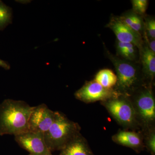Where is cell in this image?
Instances as JSON below:
<instances>
[{
	"instance_id": "6da1fadb",
	"label": "cell",
	"mask_w": 155,
	"mask_h": 155,
	"mask_svg": "<svg viewBox=\"0 0 155 155\" xmlns=\"http://www.w3.org/2000/svg\"><path fill=\"white\" fill-rule=\"evenodd\" d=\"M34 107L24 101H3L0 104V135L15 136L29 131L28 121Z\"/></svg>"
},
{
	"instance_id": "7a4b0ae2",
	"label": "cell",
	"mask_w": 155,
	"mask_h": 155,
	"mask_svg": "<svg viewBox=\"0 0 155 155\" xmlns=\"http://www.w3.org/2000/svg\"><path fill=\"white\" fill-rule=\"evenodd\" d=\"M81 127L77 122L69 120L63 113L55 111L51 126L44 134L46 144L51 152L61 150L80 134Z\"/></svg>"
},
{
	"instance_id": "3957f363",
	"label": "cell",
	"mask_w": 155,
	"mask_h": 155,
	"mask_svg": "<svg viewBox=\"0 0 155 155\" xmlns=\"http://www.w3.org/2000/svg\"><path fill=\"white\" fill-rule=\"evenodd\" d=\"M141 132L154 128L155 100L152 84H144L129 97Z\"/></svg>"
},
{
	"instance_id": "277c9868",
	"label": "cell",
	"mask_w": 155,
	"mask_h": 155,
	"mask_svg": "<svg viewBox=\"0 0 155 155\" xmlns=\"http://www.w3.org/2000/svg\"><path fill=\"white\" fill-rule=\"evenodd\" d=\"M110 57L117 74V83L114 89L120 94L129 97L144 84H142L138 70L128 61L113 55Z\"/></svg>"
},
{
	"instance_id": "5b68a950",
	"label": "cell",
	"mask_w": 155,
	"mask_h": 155,
	"mask_svg": "<svg viewBox=\"0 0 155 155\" xmlns=\"http://www.w3.org/2000/svg\"><path fill=\"white\" fill-rule=\"evenodd\" d=\"M112 117L125 130L140 131L134 108L129 97L120 95L101 102Z\"/></svg>"
},
{
	"instance_id": "8992f818",
	"label": "cell",
	"mask_w": 155,
	"mask_h": 155,
	"mask_svg": "<svg viewBox=\"0 0 155 155\" xmlns=\"http://www.w3.org/2000/svg\"><path fill=\"white\" fill-rule=\"evenodd\" d=\"M120 95L114 89L105 88L94 80L87 81L74 94L76 99L87 104L104 101Z\"/></svg>"
},
{
	"instance_id": "52a82bcc",
	"label": "cell",
	"mask_w": 155,
	"mask_h": 155,
	"mask_svg": "<svg viewBox=\"0 0 155 155\" xmlns=\"http://www.w3.org/2000/svg\"><path fill=\"white\" fill-rule=\"evenodd\" d=\"M15 140L19 146L27 151L29 155H43L52 153L45 141L44 134L28 132L15 136Z\"/></svg>"
},
{
	"instance_id": "ba28073f",
	"label": "cell",
	"mask_w": 155,
	"mask_h": 155,
	"mask_svg": "<svg viewBox=\"0 0 155 155\" xmlns=\"http://www.w3.org/2000/svg\"><path fill=\"white\" fill-rule=\"evenodd\" d=\"M55 111L44 104L34 107L28 121L29 131L45 134L54 121Z\"/></svg>"
},
{
	"instance_id": "9c48e42d",
	"label": "cell",
	"mask_w": 155,
	"mask_h": 155,
	"mask_svg": "<svg viewBox=\"0 0 155 155\" xmlns=\"http://www.w3.org/2000/svg\"><path fill=\"white\" fill-rule=\"evenodd\" d=\"M106 26L114 31L118 41L132 44L140 50L143 48L141 35L125 25L119 17H113Z\"/></svg>"
},
{
	"instance_id": "30bf717a",
	"label": "cell",
	"mask_w": 155,
	"mask_h": 155,
	"mask_svg": "<svg viewBox=\"0 0 155 155\" xmlns=\"http://www.w3.org/2000/svg\"><path fill=\"white\" fill-rule=\"evenodd\" d=\"M112 139L115 143L132 149L136 153L144 150L143 136L141 131L120 130Z\"/></svg>"
},
{
	"instance_id": "8fae6325",
	"label": "cell",
	"mask_w": 155,
	"mask_h": 155,
	"mask_svg": "<svg viewBox=\"0 0 155 155\" xmlns=\"http://www.w3.org/2000/svg\"><path fill=\"white\" fill-rule=\"evenodd\" d=\"M59 155H95L81 134L76 136L60 150Z\"/></svg>"
},
{
	"instance_id": "7c38bea8",
	"label": "cell",
	"mask_w": 155,
	"mask_h": 155,
	"mask_svg": "<svg viewBox=\"0 0 155 155\" xmlns=\"http://www.w3.org/2000/svg\"><path fill=\"white\" fill-rule=\"evenodd\" d=\"M141 50L143 72L151 83L155 75V54L147 46L142 48Z\"/></svg>"
},
{
	"instance_id": "4fadbf2b",
	"label": "cell",
	"mask_w": 155,
	"mask_h": 155,
	"mask_svg": "<svg viewBox=\"0 0 155 155\" xmlns=\"http://www.w3.org/2000/svg\"><path fill=\"white\" fill-rule=\"evenodd\" d=\"M94 81L105 88L114 89L117 83L116 75L112 70L105 69L99 71L95 76Z\"/></svg>"
},
{
	"instance_id": "5bb4252c",
	"label": "cell",
	"mask_w": 155,
	"mask_h": 155,
	"mask_svg": "<svg viewBox=\"0 0 155 155\" xmlns=\"http://www.w3.org/2000/svg\"><path fill=\"white\" fill-rule=\"evenodd\" d=\"M122 22L137 33L141 35L144 26V23L140 15L134 12H128L119 17Z\"/></svg>"
},
{
	"instance_id": "9a60e30c",
	"label": "cell",
	"mask_w": 155,
	"mask_h": 155,
	"mask_svg": "<svg viewBox=\"0 0 155 155\" xmlns=\"http://www.w3.org/2000/svg\"><path fill=\"white\" fill-rule=\"evenodd\" d=\"M136 48L132 44L118 41L116 45L118 54L128 61H133L136 58Z\"/></svg>"
},
{
	"instance_id": "2e32d148",
	"label": "cell",
	"mask_w": 155,
	"mask_h": 155,
	"mask_svg": "<svg viewBox=\"0 0 155 155\" xmlns=\"http://www.w3.org/2000/svg\"><path fill=\"white\" fill-rule=\"evenodd\" d=\"M12 9L0 1V30L12 23Z\"/></svg>"
},
{
	"instance_id": "e0dca14e",
	"label": "cell",
	"mask_w": 155,
	"mask_h": 155,
	"mask_svg": "<svg viewBox=\"0 0 155 155\" xmlns=\"http://www.w3.org/2000/svg\"><path fill=\"white\" fill-rule=\"evenodd\" d=\"M143 136L145 148L151 154L155 155V128L142 132Z\"/></svg>"
},
{
	"instance_id": "ac0fdd59",
	"label": "cell",
	"mask_w": 155,
	"mask_h": 155,
	"mask_svg": "<svg viewBox=\"0 0 155 155\" xmlns=\"http://www.w3.org/2000/svg\"><path fill=\"white\" fill-rule=\"evenodd\" d=\"M133 12L139 15H143L146 12L148 6L147 0L131 1Z\"/></svg>"
},
{
	"instance_id": "d6986e66",
	"label": "cell",
	"mask_w": 155,
	"mask_h": 155,
	"mask_svg": "<svg viewBox=\"0 0 155 155\" xmlns=\"http://www.w3.org/2000/svg\"><path fill=\"white\" fill-rule=\"evenodd\" d=\"M146 32L145 34L149 38L155 39V20L154 18H149L144 23Z\"/></svg>"
},
{
	"instance_id": "ffe728a7",
	"label": "cell",
	"mask_w": 155,
	"mask_h": 155,
	"mask_svg": "<svg viewBox=\"0 0 155 155\" xmlns=\"http://www.w3.org/2000/svg\"><path fill=\"white\" fill-rule=\"evenodd\" d=\"M145 39L146 40L147 42L148 45L147 46L148 47L153 53L155 54V39L149 38L146 34L145 35Z\"/></svg>"
},
{
	"instance_id": "44dd1931",
	"label": "cell",
	"mask_w": 155,
	"mask_h": 155,
	"mask_svg": "<svg viewBox=\"0 0 155 155\" xmlns=\"http://www.w3.org/2000/svg\"><path fill=\"white\" fill-rule=\"evenodd\" d=\"M0 67L4 68L6 70H9L11 68L10 64L5 61L0 59Z\"/></svg>"
},
{
	"instance_id": "7402d4cb",
	"label": "cell",
	"mask_w": 155,
	"mask_h": 155,
	"mask_svg": "<svg viewBox=\"0 0 155 155\" xmlns=\"http://www.w3.org/2000/svg\"><path fill=\"white\" fill-rule=\"evenodd\" d=\"M43 155H53L52 154V153H48L45 154Z\"/></svg>"
}]
</instances>
